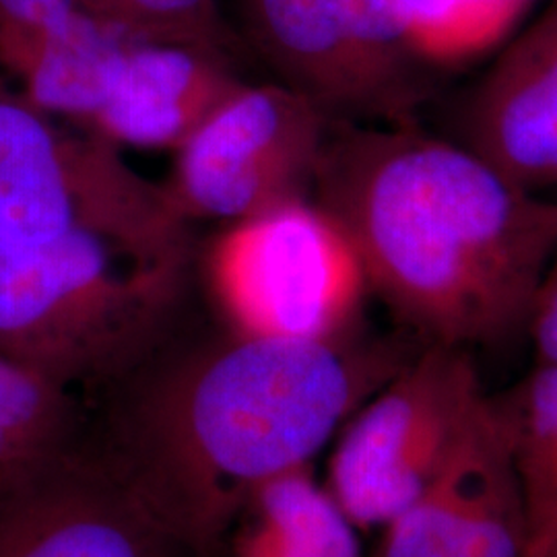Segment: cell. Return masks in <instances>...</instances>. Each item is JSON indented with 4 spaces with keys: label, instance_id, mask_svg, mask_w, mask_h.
Instances as JSON below:
<instances>
[{
    "label": "cell",
    "instance_id": "obj_19",
    "mask_svg": "<svg viewBox=\"0 0 557 557\" xmlns=\"http://www.w3.org/2000/svg\"><path fill=\"white\" fill-rule=\"evenodd\" d=\"M527 329L539 366H557V252L539 283Z\"/></svg>",
    "mask_w": 557,
    "mask_h": 557
},
{
    "label": "cell",
    "instance_id": "obj_18",
    "mask_svg": "<svg viewBox=\"0 0 557 557\" xmlns=\"http://www.w3.org/2000/svg\"><path fill=\"white\" fill-rule=\"evenodd\" d=\"M85 13L149 41L190 44L232 57L236 38L220 0H79Z\"/></svg>",
    "mask_w": 557,
    "mask_h": 557
},
{
    "label": "cell",
    "instance_id": "obj_8",
    "mask_svg": "<svg viewBox=\"0 0 557 557\" xmlns=\"http://www.w3.org/2000/svg\"><path fill=\"white\" fill-rule=\"evenodd\" d=\"M527 518L506 393L478 418L432 483L382 527L370 557H524Z\"/></svg>",
    "mask_w": 557,
    "mask_h": 557
},
{
    "label": "cell",
    "instance_id": "obj_2",
    "mask_svg": "<svg viewBox=\"0 0 557 557\" xmlns=\"http://www.w3.org/2000/svg\"><path fill=\"white\" fill-rule=\"evenodd\" d=\"M312 190L368 287L425 345H496L529 324L557 252V200L418 124L331 122Z\"/></svg>",
    "mask_w": 557,
    "mask_h": 557
},
{
    "label": "cell",
    "instance_id": "obj_1",
    "mask_svg": "<svg viewBox=\"0 0 557 557\" xmlns=\"http://www.w3.org/2000/svg\"><path fill=\"white\" fill-rule=\"evenodd\" d=\"M416 354L391 341L176 338L108 384L87 446L190 557H218L271 479L310 465Z\"/></svg>",
    "mask_w": 557,
    "mask_h": 557
},
{
    "label": "cell",
    "instance_id": "obj_11",
    "mask_svg": "<svg viewBox=\"0 0 557 557\" xmlns=\"http://www.w3.org/2000/svg\"><path fill=\"white\" fill-rule=\"evenodd\" d=\"M462 147L539 193L557 184V0L506 46L469 96Z\"/></svg>",
    "mask_w": 557,
    "mask_h": 557
},
{
    "label": "cell",
    "instance_id": "obj_17",
    "mask_svg": "<svg viewBox=\"0 0 557 557\" xmlns=\"http://www.w3.org/2000/svg\"><path fill=\"white\" fill-rule=\"evenodd\" d=\"M413 50L425 64H457L490 50L533 0H398Z\"/></svg>",
    "mask_w": 557,
    "mask_h": 557
},
{
    "label": "cell",
    "instance_id": "obj_15",
    "mask_svg": "<svg viewBox=\"0 0 557 557\" xmlns=\"http://www.w3.org/2000/svg\"><path fill=\"white\" fill-rule=\"evenodd\" d=\"M87 425L75 391L0 356V483L77 448Z\"/></svg>",
    "mask_w": 557,
    "mask_h": 557
},
{
    "label": "cell",
    "instance_id": "obj_14",
    "mask_svg": "<svg viewBox=\"0 0 557 557\" xmlns=\"http://www.w3.org/2000/svg\"><path fill=\"white\" fill-rule=\"evenodd\" d=\"M131 40L128 34L81 11L44 40L11 96L87 131Z\"/></svg>",
    "mask_w": 557,
    "mask_h": 557
},
{
    "label": "cell",
    "instance_id": "obj_4",
    "mask_svg": "<svg viewBox=\"0 0 557 557\" xmlns=\"http://www.w3.org/2000/svg\"><path fill=\"white\" fill-rule=\"evenodd\" d=\"M71 234L190 246L165 186L140 176L119 145L0 91V239L38 246Z\"/></svg>",
    "mask_w": 557,
    "mask_h": 557
},
{
    "label": "cell",
    "instance_id": "obj_6",
    "mask_svg": "<svg viewBox=\"0 0 557 557\" xmlns=\"http://www.w3.org/2000/svg\"><path fill=\"white\" fill-rule=\"evenodd\" d=\"M467 349L425 345L338 436L326 490L359 531L386 527L438 475L485 403Z\"/></svg>",
    "mask_w": 557,
    "mask_h": 557
},
{
    "label": "cell",
    "instance_id": "obj_3",
    "mask_svg": "<svg viewBox=\"0 0 557 557\" xmlns=\"http://www.w3.org/2000/svg\"><path fill=\"white\" fill-rule=\"evenodd\" d=\"M190 259V246L94 234L0 239V356L71 391L106 388L174 335Z\"/></svg>",
    "mask_w": 557,
    "mask_h": 557
},
{
    "label": "cell",
    "instance_id": "obj_16",
    "mask_svg": "<svg viewBox=\"0 0 557 557\" xmlns=\"http://www.w3.org/2000/svg\"><path fill=\"white\" fill-rule=\"evenodd\" d=\"M515 411V462L527 518L524 557L557 541V366H539L506 391Z\"/></svg>",
    "mask_w": 557,
    "mask_h": 557
},
{
    "label": "cell",
    "instance_id": "obj_7",
    "mask_svg": "<svg viewBox=\"0 0 557 557\" xmlns=\"http://www.w3.org/2000/svg\"><path fill=\"white\" fill-rule=\"evenodd\" d=\"M331 122L283 83H244L176 149L165 186L182 220L225 225L312 190Z\"/></svg>",
    "mask_w": 557,
    "mask_h": 557
},
{
    "label": "cell",
    "instance_id": "obj_12",
    "mask_svg": "<svg viewBox=\"0 0 557 557\" xmlns=\"http://www.w3.org/2000/svg\"><path fill=\"white\" fill-rule=\"evenodd\" d=\"M230 59L190 44L133 38L87 131L119 147L178 149L246 83Z\"/></svg>",
    "mask_w": 557,
    "mask_h": 557
},
{
    "label": "cell",
    "instance_id": "obj_10",
    "mask_svg": "<svg viewBox=\"0 0 557 557\" xmlns=\"http://www.w3.org/2000/svg\"><path fill=\"white\" fill-rule=\"evenodd\" d=\"M239 7L278 83L310 98L333 122L416 124L425 98L359 40L341 0H239Z\"/></svg>",
    "mask_w": 557,
    "mask_h": 557
},
{
    "label": "cell",
    "instance_id": "obj_9",
    "mask_svg": "<svg viewBox=\"0 0 557 557\" xmlns=\"http://www.w3.org/2000/svg\"><path fill=\"white\" fill-rule=\"evenodd\" d=\"M0 557L190 556L83 442L0 483Z\"/></svg>",
    "mask_w": 557,
    "mask_h": 557
},
{
    "label": "cell",
    "instance_id": "obj_13",
    "mask_svg": "<svg viewBox=\"0 0 557 557\" xmlns=\"http://www.w3.org/2000/svg\"><path fill=\"white\" fill-rule=\"evenodd\" d=\"M356 531L306 465L260 487L242 510L227 545L234 557H363Z\"/></svg>",
    "mask_w": 557,
    "mask_h": 557
},
{
    "label": "cell",
    "instance_id": "obj_5",
    "mask_svg": "<svg viewBox=\"0 0 557 557\" xmlns=\"http://www.w3.org/2000/svg\"><path fill=\"white\" fill-rule=\"evenodd\" d=\"M207 283L225 329L283 338L354 333L368 289L354 244L306 197L225 225Z\"/></svg>",
    "mask_w": 557,
    "mask_h": 557
}]
</instances>
